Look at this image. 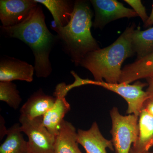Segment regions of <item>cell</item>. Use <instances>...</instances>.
Wrapping results in <instances>:
<instances>
[{
	"label": "cell",
	"instance_id": "484cf974",
	"mask_svg": "<svg viewBox=\"0 0 153 153\" xmlns=\"http://www.w3.org/2000/svg\"><path fill=\"white\" fill-rule=\"evenodd\" d=\"M129 153H138L137 152H135L131 148V149Z\"/></svg>",
	"mask_w": 153,
	"mask_h": 153
},
{
	"label": "cell",
	"instance_id": "30bf717a",
	"mask_svg": "<svg viewBox=\"0 0 153 153\" xmlns=\"http://www.w3.org/2000/svg\"><path fill=\"white\" fill-rule=\"evenodd\" d=\"M77 134V142L85 149L86 153H107V148L114 150L112 141L103 136L96 122L87 130L79 129Z\"/></svg>",
	"mask_w": 153,
	"mask_h": 153
},
{
	"label": "cell",
	"instance_id": "277c9868",
	"mask_svg": "<svg viewBox=\"0 0 153 153\" xmlns=\"http://www.w3.org/2000/svg\"><path fill=\"white\" fill-rule=\"evenodd\" d=\"M112 127L110 133L116 153H129L132 145L138 137L139 117L134 114L123 115L116 107L110 112Z\"/></svg>",
	"mask_w": 153,
	"mask_h": 153
},
{
	"label": "cell",
	"instance_id": "e0dca14e",
	"mask_svg": "<svg viewBox=\"0 0 153 153\" xmlns=\"http://www.w3.org/2000/svg\"><path fill=\"white\" fill-rule=\"evenodd\" d=\"M20 124H14L8 129L4 141L0 146V153H30Z\"/></svg>",
	"mask_w": 153,
	"mask_h": 153
},
{
	"label": "cell",
	"instance_id": "5b68a950",
	"mask_svg": "<svg viewBox=\"0 0 153 153\" xmlns=\"http://www.w3.org/2000/svg\"><path fill=\"white\" fill-rule=\"evenodd\" d=\"M20 128L28 137L30 153H54L55 136L43 123V117L29 120L20 116Z\"/></svg>",
	"mask_w": 153,
	"mask_h": 153
},
{
	"label": "cell",
	"instance_id": "4316f807",
	"mask_svg": "<svg viewBox=\"0 0 153 153\" xmlns=\"http://www.w3.org/2000/svg\"><path fill=\"white\" fill-rule=\"evenodd\" d=\"M148 153H153V152H148Z\"/></svg>",
	"mask_w": 153,
	"mask_h": 153
},
{
	"label": "cell",
	"instance_id": "6da1fadb",
	"mask_svg": "<svg viewBox=\"0 0 153 153\" xmlns=\"http://www.w3.org/2000/svg\"><path fill=\"white\" fill-rule=\"evenodd\" d=\"M1 27L6 37L19 39L32 49L37 77L47 78L50 75L52 69L49 55L58 38L48 30L41 6H37L21 24L13 27Z\"/></svg>",
	"mask_w": 153,
	"mask_h": 153
},
{
	"label": "cell",
	"instance_id": "7402d4cb",
	"mask_svg": "<svg viewBox=\"0 0 153 153\" xmlns=\"http://www.w3.org/2000/svg\"><path fill=\"white\" fill-rule=\"evenodd\" d=\"M148 88L146 90L149 98L153 99V74L146 78Z\"/></svg>",
	"mask_w": 153,
	"mask_h": 153
},
{
	"label": "cell",
	"instance_id": "8fae6325",
	"mask_svg": "<svg viewBox=\"0 0 153 153\" xmlns=\"http://www.w3.org/2000/svg\"><path fill=\"white\" fill-rule=\"evenodd\" d=\"M56 97L46 94L42 89L33 94L20 109L21 116L29 120L43 117L54 105Z\"/></svg>",
	"mask_w": 153,
	"mask_h": 153
},
{
	"label": "cell",
	"instance_id": "9a60e30c",
	"mask_svg": "<svg viewBox=\"0 0 153 153\" xmlns=\"http://www.w3.org/2000/svg\"><path fill=\"white\" fill-rule=\"evenodd\" d=\"M139 133L137 140L132 149L138 153H148L153 147V117L143 109L139 117Z\"/></svg>",
	"mask_w": 153,
	"mask_h": 153
},
{
	"label": "cell",
	"instance_id": "3957f363",
	"mask_svg": "<svg viewBox=\"0 0 153 153\" xmlns=\"http://www.w3.org/2000/svg\"><path fill=\"white\" fill-rule=\"evenodd\" d=\"M93 16L88 1H75L69 23L65 27L53 29L57 32L63 49L76 66H79L88 53L100 49L91 31Z\"/></svg>",
	"mask_w": 153,
	"mask_h": 153
},
{
	"label": "cell",
	"instance_id": "ba28073f",
	"mask_svg": "<svg viewBox=\"0 0 153 153\" xmlns=\"http://www.w3.org/2000/svg\"><path fill=\"white\" fill-rule=\"evenodd\" d=\"M35 0H1V27H13L25 21L38 5Z\"/></svg>",
	"mask_w": 153,
	"mask_h": 153
},
{
	"label": "cell",
	"instance_id": "7a4b0ae2",
	"mask_svg": "<svg viewBox=\"0 0 153 153\" xmlns=\"http://www.w3.org/2000/svg\"><path fill=\"white\" fill-rule=\"evenodd\" d=\"M136 25L132 23L115 41L108 47L88 53L79 66L91 72L94 80L119 83L121 66L128 57L135 54L132 45V35Z\"/></svg>",
	"mask_w": 153,
	"mask_h": 153
},
{
	"label": "cell",
	"instance_id": "ac0fdd59",
	"mask_svg": "<svg viewBox=\"0 0 153 153\" xmlns=\"http://www.w3.org/2000/svg\"><path fill=\"white\" fill-rule=\"evenodd\" d=\"M132 45L138 60L149 55L153 51V27L144 31L140 27L134 30L132 35Z\"/></svg>",
	"mask_w": 153,
	"mask_h": 153
},
{
	"label": "cell",
	"instance_id": "7c38bea8",
	"mask_svg": "<svg viewBox=\"0 0 153 153\" xmlns=\"http://www.w3.org/2000/svg\"><path fill=\"white\" fill-rule=\"evenodd\" d=\"M153 74V51L142 59L126 65L122 69L119 83L130 84Z\"/></svg>",
	"mask_w": 153,
	"mask_h": 153
},
{
	"label": "cell",
	"instance_id": "603a6c76",
	"mask_svg": "<svg viewBox=\"0 0 153 153\" xmlns=\"http://www.w3.org/2000/svg\"><path fill=\"white\" fill-rule=\"evenodd\" d=\"M5 125V121L1 115L0 116V140H2L8 132Z\"/></svg>",
	"mask_w": 153,
	"mask_h": 153
},
{
	"label": "cell",
	"instance_id": "5bb4252c",
	"mask_svg": "<svg viewBox=\"0 0 153 153\" xmlns=\"http://www.w3.org/2000/svg\"><path fill=\"white\" fill-rule=\"evenodd\" d=\"M53 106L43 116V123L50 133L55 136L65 115L71 109L70 105L64 97H56Z\"/></svg>",
	"mask_w": 153,
	"mask_h": 153
},
{
	"label": "cell",
	"instance_id": "d4e9b609",
	"mask_svg": "<svg viewBox=\"0 0 153 153\" xmlns=\"http://www.w3.org/2000/svg\"><path fill=\"white\" fill-rule=\"evenodd\" d=\"M153 25V3L152 4V9L151 13L147 21L144 25V27L145 28L148 27Z\"/></svg>",
	"mask_w": 153,
	"mask_h": 153
},
{
	"label": "cell",
	"instance_id": "d6986e66",
	"mask_svg": "<svg viewBox=\"0 0 153 153\" xmlns=\"http://www.w3.org/2000/svg\"><path fill=\"white\" fill-rule=\"evenodd\" d=\"M17 85L12 82H0V100L14 110L19 108L22 102Z\"/></svg>",
	"mask_w": 153,
	"mask_h": 153
},
{
	"label": "cell",
	"instance_id": "9c48e42d",
	"mask_svg": "<svg viewBox=\"0 0 153 153\" xmlns=\"http://www.w3.org/2000/svg\"><path fill=\"white\" fill-rule=\"evenodd\" d=\"M34 71V66L23 60L9 57L1 59L0 82L21 80L32 82Z\"/></svg>",
	"mask_w": 153,
	"mask_h": 153
},
{
	"label": "cell",
	"instance_id": "52a82bcc",
	"mask_svg": "<svg viewBox=\"0 0 153 153\" xmlns=\"http://www.w3.org/2000/svg\"><path fill=\"white\" fill-rule=\"evenodd\" d=\"M95 12L93 26L102 29L110 22L124 18L138 16L133 9L124 7L122 3L116 0H91Z\"/></svg>",
	"mask_w": 153,
	"mask_h": 153
},
{
	"label": "cell",
	"instance_id": "44dd1931",
	"mask_svg": "<svg viewBox=\"0 0 153 153\" xmlns=\"http://www.w3.org/2000/svg\"><path fill=\"white\" fill-rule=\"evenodd\" d=\"M125 2L132 7L133 10L137 14L142 20L144 24L147 21L149 17L147 14L146 8L143 5L140 0H125Z\"/></svg>",
	"mask_w": 153,
	"mask_h": 153
},
{
	"label": "cell",
	"instance_id": "8992f818",
	"mask_svg": "<svg viewBox=\"0 0 153 153\" xmlns=\"http://www.w3.org/2000/svg\"><path fill=\"white\" fill-rule=\"evenodd\" d=\"M91 80L90 85L101 86L123 97L127 102V114L139 117L145 102L149 98L146 91L143 90L145 86H148L147 83L141 82L139 80L132 85L125 83L112 84L104 81L98 82Z\"/></svg>",
	"mask_w": 153,
	"mask_h": 153
},
{
	"label": "cell",
	"instance_id": "ffe728a7",
	"mask_svg": "<svg viewBox=\"0 0 153 153\" xmlns=\"http://www.w3.org/2000/svg\"><path fill=\"white\" fill-rule=\"evenodd\" d=\"M71 74L75 78L74 82L69 85H66L65 83H61L57 85L54 93L55 97L58 96L65 97L68 91L74 87L88 84L90 85L91 79H82L80 78L74 71H71Z\"/></svg>",
	"mask_w": 153,
	"mask_h": 153
},
{
	"label": "cell",
	"instance_id": "cb8c5ba5",
	"mask_svg": "<svg viewBox=\"0 0 153 153\" xmlns=\"http://www.w3.org/2000/svg\"><path fill=\"white\" fill-rule=\"evenodd\" d=\"M143 109L153 117V99L149 98L145 102Z\"/></svg>",
	"mask_w": 153,
	"mask_h": 153
},
{
	"label": "cell",
	"instance_id": "4fadbf2b",
	"mask_svg": "<svg viewBox=\"0 0 153 153\" xmlns=\"http://www.w3.org/2000/svg\"><path fill=\"white\" fill-rule=\"evenodd\" d=\"M78 144L76 128L72 123L64 120L55 136L54 153H82Z\"/></svg>",
	"mask_w": 153,
	"mask_h": 153
},
{
	"label": "cell",
	"instance_id": "2e32d148",
	"mask_svg": "<svg viewBox=\"0 0 153 153\" xmlns=\"http://www.w3.org/2000/svg\"><path fill=\"white\" fill-rule=\"evenodd\" d=\"M45 6L52 14L57 27L68 25L74 11V1L68 0H35Z\"/></svg>",
	"mask_w": 153,
	"mask_h": 153
}]
</instances>
